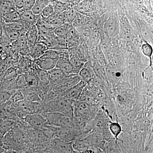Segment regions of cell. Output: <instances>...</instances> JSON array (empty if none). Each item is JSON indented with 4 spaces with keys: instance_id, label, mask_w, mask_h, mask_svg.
I'll return each mask as SVG.
<instances>
[{
    "instance_id": "obj_9",
    "label": "cell",
    "mask_w": 153,
    "mask_h": 153,
    "mask_svg": "<svg viewBox=\"0 0 153 153\" xmlns=\"http://www.w3.org/2000/svg\"><path fill=\"white\" fill-rule=\"evenodd\" d=\"M65 53L63 52L61 56L58 58L55 68L60 69L66 74H76L69 61V57L66 56Z\"/></svg>"
},
{
    "instance_id": "obj_35",
    "label": "cell",
    "mask_w": 153,
    "mask_h": 153,
    "mask_svg": "<svg viewBox=\"0 0 153 153\" xmlns=\"http://www.w3.org/2000/svg\"><path fill=\"white\" fill-rule=\"evenodd\" d=\"M15 92V91H14ZM14 92L6 91L0 92V104L8 101Z\"/></svg>"
},
{
    "instance_id": "obj_29",
    "label": "cell",
    "mask_w": 153,
    "mask_h": 153,
    "mask_svg": "<svg viewBox=\"0 0 153 153\" xmlns=\"http://www.w3.org/2000/svg\"><path fill=\"white\" fill-rule=\"evenodd\" d=\"M4 29L19 31L25 30L24 25L21 22H14L10 24H4Z\"/></svg>"
},
{
    "instance_id": "obj_23",
    "label": "cell",
    "mask_w": 153,
    "mask_h": 153,
    "mask_svg": "<svg viewBox=\"0 0 153 153\" xmlns=\"http://www.w3.org/2000/svg\"><path fill=\"white\" fill-rule=\"evenodd\" d=\"M51 1L45 0H37L36 1L31 12L36 16L41 15L45 7L50 4Z\"/></svg>"
},
{
    "instance_id": "obj_1",
    "label": "cell",
    "mask_w": 153,
    "mask_h": 153,
    "mask_svg": "<svg viewBox=\"0 0 153 153\" xmlns=\"http://www.w3.org/2000/svg\"><path fill=\"white\" fill-rule=\"evenodd\" d=\"M74 102L63 97H59L51 101L42 103L43 112L59 113L74 120Z\"/></svg>"
},
{
    "instance_id": "obj_18",
    "label": "cell",
    "mask_w": 153,
    "mask_h": 153,
    "mask_svg": "<svg viewBox=\"0 0 153 153\" xmlns=\"http://www.w3.org/2000/svg\"><path fill=\"white\" fill-rule=\"evenodd\" d=\"M120 28L119 34L120 37L125 40H129L131 38L132 30L131 27L127 21L123 19L120 22Z\"/></svg>"
},
{
    "instance_id": "obj_12",
    "label": "cell",
    "mask_w": 153,
    "mask_h": 153,
    "mask_svg": "<svg viewBox=\"0 0 153 153\" xmlns=\"http://www.w3.org/2000/svg\"><path fill=\"white\" fill-rule=\"evenodd\" d=\"M42 18L44 22L55 29L63 25L66 22L65 12L63 13L55 12L51 16L47 18Z\"/></svg>"
},
{
    "instance_id": "obj_8",
    "label": "cell",
    "mask_w": 153,
    "mask_h": 153,
    "mask_svg": "<svg viewBox=\"0 0 153 153\" xmlns=\"http://www.w3.org/2000/svg\"><path fill=\"white\" fill-rule=\"evenodd\" d=\"M54 135L57 137L56 139L68 143L74 139L76 135L73 127H56Z\"/></svg>"
},
{
    "instance_id": "obj_6",
    "label": "cell",
    "mask_w": 153,
    "mask_h": 153,
    "mask_svg": "<svg viewBox=\"0 0 153 153\" xmlns=\"http://www.w3.org/2000/svg\"><path fill=\"white\" fill-rule=\"evenodd\" d=\"M86 85V83L81 80L76 85L63 92L61 94L60 96L72 101H78L82 91Z\"/></svg>"
},
{
    "instance_id": "obj_19",
    "label": "cell",
    "mask_w": 153,
    "mask_h": 153,
    "mask_svg": "<svg viewBox=\"0 0 153 153\" xmlns=\"http://www.w3.org/2000/svg\"><path fill=\"white\" fill-rule=\"evenodd\" d=\"M37 72L29 71L25 74L27 86L32 89H36L38 87L39 81Z\"/></svg>"
},
{
    "instance_id": "obj_41",
    "label": "cell",
    "mask_w": 153,
    "mask_h": 153,
    "mask_svg": "<svg viewBox=\"0 0 153 153\" xmlns=\"http://www.w3.org/2000/svg\"><path fill=\"white\" fill-rule=\"evenodd\" d=\"M2 36V33H0V39L1 38Z\"/></svg>"
},
{
    "instance_id": "obj_30",
    "label": "cell",
    "mask_w": 153,
    "mask_h": 153,
    "mask_svg": "<svg viewBox=\"0 0 153 153\" xmlns=\"http://www.w3.org/2000/svg\"><path fill=\"white\" fill-rule=\"evenodd\" d=\"M109 128L116 139H117L121 131V127L120 125L117 122L111 123L110 124Z\"/></svg>"
},
{
    "instance_id": "obj_26",
    "label": "cell",
    "mask_w": 153,
    "mask_h": 153,
    "mask_svg": "<svg viewBox=\"0 0 153 153\" xmlns=\"http://www.w3.org/2000/svg\"><path fill=\"white\" fill-rule=\"evenodd\" d=\"M15 124V121L11 120L0 121V134L4 135L5 134L10 130Z\"/></svg>"
},
{
    "instance_id": "obj_17",
    "label": "cell",
    "mask_w": 153,
    "mask_h": 153,
    "mask_svg": "<svg viewBox=\"0 0 153 153\" xmlns=\"http://www.w3.org/2000/svg\"><path fill=\"white\" fill-rule=\"evenodd\" d=\"M39 31L36 25H33L28 31L27 40L29 48L34 46L38 43L39 39Z\"/></svg>"
},
{
    "instance_id": "obj_24",
    "label": "cell",
    "mask_w": 153,
    "mask_h": 153,
    "mask_svg": "<svg viewBox=\"0 0 153 153\" xmlns=\"http://www.w3.org/2000/svg\"><path fill=\"white\" fill-rule=\"evenodd\" d=\"M71 26L68 23H65L61 26L55 28L54 30V35L58 38L65 39Z\"/></svg>"
},
{
    "instance_id": "obj_39",
    "label": "cell",
    "mask_w": 153,
    "mask_h": 153,
    "mask_svg": "<svg viewBox=\"0 0 153 153\" xmlns=\"http://www.w3.org/2000/svg\"><path fill=\"white\" fill-rule=\"evenodd\" d=\"M4 136L0 134V153L5 152V150L3 148V139Z\"/></svg>"
},
{
    "instance_id": "obj_33",
    "label": "cell",
    "mask_w": 153,
    "mask_h": 153,
    "mask_svg": "<svg viewBox=\"0 0 153 153\" xmlns=\"http://www.w3.org/2000/svg\"><path fill=\"white\" fill-rule=\"evenodd\" d=\"M54 13H55V10H54V7L52 4V1H51L50 4L45 7L40 15L42 18H47L49 16H51Z\"/></svg>"
},
{
    "instance_id": "obj_22",
    "label": "cell",
    "mask_w": 153,
    "mask_h": 153,
    "mask_svg": "<svg viewBox=\"0 0 153 153\" xmlns=\"http://www.w3.org/2000/svg\"><path fill=\"white\" fill-rule=\"evenodd\" d=\"M2 18L5 24L21 22L20 13L16 10L11 11L3 15Z\"/></svg>"
},
{
    "instance_id": "obj_21",
    "label": "cell",
    "mask_w": 153,
    "mask_h": 153,
    "mask_svg": "<svg viewBox=\"0 0 153 153\" xmlns=\"http://www.w3.org/2000/svg\"><path fill=\"white\" fill-rule=\"evenodd\" d=\"M78 75L81 80L85 83H89L94 79V70H92L91 67H87L83 66L79 71Z\"/></svg>"
},
{
    "instance_id": "obj_11",
    "label": "cell",
    "mask_w": 153,
    "mask_h": 153,
    "mask_svg": "<svg viewBox=\"0 0 153 153\" xmlns=\"http://www.w3.org/2000/svg\"><path fill=\"white\" fill-rule=\"evenodd\" d=\"M81 79L78 74H68L66 79L62 82L59 86L56 88L60 94L73 87L81 81Z\"/></svg>"
},
{
    "instance_id": "obj_20",
    "label": "cell",
    "mask_w": 153,
    "mask_h": 153,
    "mask_svg": "<svg viewBox=\"0 0 153 153\" xmlns=\"http://www.w3.org/2000/svg\"><path fill=\"white\" fill-rule=\"evenodd\" d=\"M72 1H52V3L55 13H63L66 12L71 7H73L72 5Z\"/></svg>"
},
{
    "instance_id": "obj_16",
    "label": "cell",
    "mask_w": 153,
    "mask_h": 153,
    "mask_svg": "<svg viewBox=\"0 0 153 153\" xmlns=\"http://www.w3.org/2000/svg\"><path fill=\"white\" fill-rule=\"evenodd\" d=\"M27 87V81L25 74H19L14 82L8 88L7 91H14L21 90Z\"/></svg>"
},
{
    "instance_id": "obj_34",
    "label": "cell",
    "mask_w": 153,
    "mask_h": 153,
    "mask_svg": "<svg viewBox=\"0 0 153 153\" xmlns=\"http://www.w3.org/2000/svg\"><path fill=\"white\" fill-rule=\"evenodd\" d=\"M141 50L143 54L151 59L153 54V48L150 44L146 43L143 44L141 47Z\"/></svg>"
},
{
    "instance_id": "obj_14",
    "label": "cell",
    "mask_w": 153,
    "mask_h": 153,
    "mask_svg": "<svg viewBox=\"0 0 153 153\" xmlns=\"http://www.w3.org/2000/svg\"><path fill=\"white\" fill-rule=\"evenodd\" d=\"M57 60L58 59L42 56L33 61L40 69L49 71L55 68Z\"/></svg>"
},
{
    "instance_id": "obj_7",
    "label": "cell",
    "mask_w": 153,
    "mask_h": 153,
    "mask_svg": "<svg viewBox=\"0 0 153 153\" xmlns=\"http://www.w3.org/2000/svg\"><path fill=\"white\" fill-rule=\"evenodd\" d=\"M48 74L50 86L54 88L59 86L68 75L56 68L48 71Z\"/></svg>"
},
{
    "instance_id": "obj_5",
    "label": "cell",
    "mask_w": 153,
    "mask_h": 153,
    "mask_svg": "<svg viewBox=\"0 0 153 153\" xmlns=\"http://www.w3.org/2000/svg\"><path fill=\"white\" fill-rule=\"evenodd\" d=\"M120 24L118 19L115 16H111L105 24V34L109 38H113L119 34Z\"/></svg>"
},
{
    "instance_id": "obj_4",
    "label": "cell",
    "mask_w": 153,
    "mask_h": 153,
    "mask_svg": "<svg viewBox=\"0 0 153 153\" xmlns=\"http://www.w3.org/2000/svg\"><path fill=\"white\" fill-rule=\"evenodd\" d=\"M25 122L33 128L45 129L48 126L47 119L42 114L34 113L27 115Z\"/></svg>"
},
{
    "instance_id": "obj_38",
    "label": "cell",
    "mask_w": 153,
    "mask_h": 153,
    "mask_svg": "<svg viewBox=\"0 0 153 153\" xmlns=\"http://www.w3.org/2000/svg\"><path fill=\"white\" fill-rule=\"evenodd\" d=\"M8 57V55L7 53L5 51L2 50L1 52H0V59H1V60L4 61V60H7Z\"/></svg>"
},
{
    "instance_id": "obj_28",
    "label": "cell",
    "mask_w": 153,
    "mask_h": 153,
    "mask_svg": "<svg viewBox=\"0 0 153 153\" xmlns=\"http://www.w3.org/2000/svg\"><path fill=\"white\" fill-rule=\"evenodd\" d=\"M77 11L74 7H72L65 12L66 14V23L72 25V22L75 19Z\"/></svg>"
},
{
    "instance_id": "obj_40",
    "label": "cell",
    "mask_w": 153,
    "mask_h": 153,
    "mask_svg": "<svg viewBox=\"0 0 153 153\" xmlns=\"http://www.w3.org/2000/svg\"><path fill=\"white\" fill-rule=\"evenodd\" d=\"M1 153H16L14 152H11V151H5V152H3Z\"/></svg>"
},
{
    "instance_id": "obj_36",
    "label": "cell",
    "mask_w": 153,
    "mask_h": 153,
    "mask_svg": "<svg viewBox=\"0 0 153 153\" xmlns=\"http://www.w3.org/2000/svg\"><path fill=\"white\" fill-rule=\"evenodd\" d=\"M25 3V1H23V0L14 1V7L16 10L19 12V13L22 12L24 8Z\"/></svg>"
},
{
    "instance_id": "obj_27",
    "label": "cell",
    "mask_w": 153,
    "mask_h": 153,
    "mask_svg": "<svg viewBox=\"0 0 153 153\" xmlns=\"http://www.w3.org/2000/svg\"><path fill=\"white\" fill-rule=\"evenodd\" d=\"M37 74L39 83L45 85V86H49L50 85L48 71H45V70H42V69H40L39 68L37 71Z\"/></svg>"
},
{
    "instance_id": "obj_32",
    "label": "cell",
    "mask_w": 153,
    "mask_h": 153,
    "mask_svg": "<svg viewBox=\"0 0 153 153\" xmlns=\"http://www.w3.org/2000/svg\"><path fill=\"white\" fill-rule=\"evenodd\" d=\"M85 22H86V19L85 17L77 12L75 19H74L71 25L73 27H79L82 26V25H84Z\"/></svg>"
},
{
    "instance_id": "obj_31",
    "label": "cell",
    "mask_w": 153,
    "mask_h": 153,
    "mask_svg": "<svg viewBox=\"0 0 153 153\" xmlns=\"http://www.w3.org/2000/svg\"><path fill=\"white\" fill-rule=\"evenodd\" d=\"M100 49L105 55H108L110 51L111 44L109 40L106 37L103 36L100 43Z\"/></svg>"
},
{
    "instance_id": "obj_10",
    "label": "cell",
    "mask_w": 153,
    "mask_h": 153,
    "mask_svg": "<svg viewBox=\"0 0 153 153\" xmlns=\"http://www.w3.org/2000/svg\"><path fill=\"white\" fill-rule=\"evenodd\" d=\"M21 22H22L25 31H29L33 25H36L40 15L36 16L30 11H22L20 12Z\"/></svg>"
},
{
    "instance_id": "obj_25",
    "label": "cell",
    "mask_w": 153,
    "mask_h": 153,
    "mask_svg": "<svg viewBox=\"0 0 153 153\" xmlns=\"http://www.w3.org/2000/svg\"><path fill=\"white\" fill-rule=\"evenodd\" d=\"M24 30H25L22 31H19L3 29L2 33L11 42L13 43L15 41H17L22 36Z\"/></svg>"
},
{
    "instance_id": "obj_13",
    "label": "cell",
    "mask_w": 153,
    "mask_h": 153,
    "mask_svg": "<svg viewBox=\"0 0 153 153\" xmlns=\"http://www.w3.org/2000/svg\"><path fill=\"white\" fill-rule=\"evenodd\" d=\"M65 42L66 49H75L79 45L78 33L72 26L69 29L65 38Z\"/></svg>"
},
{
    "instance_id": "obj_15",
    "label": "cell",
    "mask_w": 153,
    "mask_h": 153,
    "mask_svg": "<svg viewBox=\"0 0 153 153\" xmlns=\"http://www.w3.org/2000/svg\"><path fill=\"white\" fill-rule=\"evenodd\" d=\"M30 49V56L34 60L42 57L48 48L44 43L38 42Z\"/></svg>"
},
{
    "instance_id": "obj_2",
    "label": "cell",
    "mask_w": 153,
    "mask_h": 153,
    "mask_svg": "<svg viewBox=\"0 0 153 153\" xmlns=\"http://www.w3.org/2000/svg\"><path fill=\"white\" fill-rule=\"evenodd\" d=\"M47 119L48 125L57 128L73 127L74 120L66 115L57 112L42 113Z\"/></svg>"
},
{
    "instance_id": "obj_37",
    "label": "cell",
    "mask_w": 153,
    "mask_h": 153,
    "mask_svg": "<svg viewBox=\"0 0 153 153\" xmlns=\"http://www.w3.org/2000/svg\"><path fill=\"white\" fill-rule=\"evenodd\" d=\"M36 1L35 0H29L25 1L24 8L22 11H30L33 8Z\"/></svg>"
},
{
    "instance_id": "obj_3",
    "label": "cell",
    "mask_w": 153,
    "mask_h": 153,
    "mask_svg": "<svg viewBox=\"0 0 153 153\" xmlns=\"http://www.w3.org/2000/svg\"><path fill=\"white\" fill-rule=\"evenodd\" d=\"M74 120L78 122H82L90 119L93 116L94 109L91 104L79 101H74Z\"/></svg>"
}]
</instances>
